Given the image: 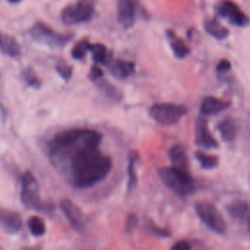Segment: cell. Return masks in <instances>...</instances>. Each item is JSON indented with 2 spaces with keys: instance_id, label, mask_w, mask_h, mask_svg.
<instances>
[{
  "instance_id": "1",
  "label": "cell",
  "mask_w": 250,
  "mask_h": 250,
  "mask_svg": "<svg viewBox=\"0 0 250 250\" xmlns=\"http://www.w3.org/2000/svg\"><path fill=\"white\" fill-rule=\"evenodd\" d=\"M103 136L90 128H70L48 143L53 166L75 188H88L104 181L112 169L111 158L101 151Z\"/></svg>"
},
{
  "instance_id": "2",
  "label": "cell",
  "mask_w": 250,
  "mask_h": 250,
  "mask_svg": "<svg viewBox=\"0 0 250 250\" xmlns=\"http://www.w3.org/2000/svg\"><path fill=\"white\" fill-rule=\"evenodd\" d=\"M158 177L169 189L181 197L189 196L196 190L194 180L188 171L174 166L162 167L158 170Z\"/></svg>"
},
{
  "instance_id": "3",
  "label": "cell",
  "mask_w": 250,
  "mask_h": 250,
  "mask_svg": "<svg viewBox=\"0 0 250 250\" xmlns=\"http://www.w3.org/2000/svg\"><path fill=\"white\" fill-rule=\"evenodd\" d=\"M21 200L26 208L45 213L51 211V206L41 199L39 184L30 171L21 175Z\"/></svg>"
},
{
  "instance_id": "4",
  "label": "cell",
  "mask_w": 250,
  "mask_h": 250,
  "mask_svg": "<svg viewBox=\"0 0 250 250\" xmlns=\"http://www.w3.org/2000/svg\"><path fill=\"white\" fill-rule=\"evenodd\" d=\"M28 33L33 41L52 49L62 48L71 39V35L59 33L40 21L35 22L29 28Z\"/></svg>"
},
{
  "instance_id": "5",
  "label": "cell",
  "mask_w": 250,
  "mask_h": 250,
  "mask_svg": "<svg viewBox=\"0 0 250 250\" xmlns=\"http://www.w3.org/2000/svg\"><path fill=\"white\" fill-rule=\"evenodd\" d=\"M150 117L157 123L165 126H170L179 122L182 117L188 112V107L184 104L159 103L154 104L149 107Z\"/></svg>"
},
{
  "instance_id": "6",
  "label": "cell",
  "mask_w": 250,
  "mask_h": 250,
  "mask_svg": "<svg viewBox=\"0 0 250 250\" xmlns=\"http://www.w3.org/2000/svg\"><path fill=\"white\" fill-rule=\"evenodd\" d=\"M195 212L200 221L217 234H224L227 230L225 219L218 208L209 201H198L194 205Z\"/></svg>"
},
{
  "instance_id": "7",
  "label": "cell",
  "mask_w": 250,
  "mask_h": 250,
  "mask_svg": "<svg viewBox=\"0 0 250 250\" xmlns=\"http://www.w3.org/2000/svg\"><path fill=\"white\" fill-rule=\"evenodd\" d=\"M95 6L96 0H78L62 11L61 20L67 25L89 21L94 15Z\"/></svg>"
},
{
  "instance_id": "8",
  "label": "cell",
  "mask_w": 250,
  "mask_h": 250,
  "mask_svg": "<svg viewBox=\"0 0 250 250\" xmlns=\"http://www.w3.org/2000/svg\"><path fill=\"white\" fill-rule=\"evenodd\" d=\"M217 13L221 18H226L228 21L235 26L245 27L250 23L248 16L240 10L236 3L230 0L222 1L217 8Z\"/></svg>"
},
{
  "instance_id": "9",
  "label": "cell",
  "mask_w": 250,
  "mask_h": 250,
  "mask_svg": "<svg viewBox=\"0 0 250 250\" xmlns=\"http://www.w3.org/2000/svg\"><path fill=\"white\" fill-rule=\"evenodd\" d=\"M60 207L76 231L82 232L86 229L88 224L87 217L74 202L67 198H63L60 201Z\"/></svg>"
},
{
  "instance_id": "10",
  "label": "cell",
  "mask_w": 250,
  "mask_h": 250,
  "mask_svg": "<svg viewBox=\"0 0 250 250\" xmlns=\"http://www.w3.org/2000/svg\"><path fill=\"white\" fill-rule=\"evenodd\" d=\"M195 144L205 149H214L219 146L216 139L209 131L207 118L203 114L199 115L195 122Z\"/></svg>"
},
{
  "instance_id": "11",
  "label": "cell",
  "mask_w": 250,
  "mask_h": 250,
  "mask_svg": "<svg viewBox=\"0 0 250 250\" xmlns=\"http://www.w3.org/2000/svg\"><path fill=\"white\" fill-rule=\"evenodd\" d=\"M139 0H118L117 1V20L119 24L125 28H131L136 20V13Z\"/></svg>"
},
{
  "instance_id": "12",
  "label": "cell",
  "mask_w": 250,
  "mask_h": 250,
  "mask_svg": "<svg viewBox=\"0 0 250 250\" xmlns=\"http://www.w3.org/2000/svg\"><path fill=\"white\" fill-rule=\"evenodd\" d=\"M107 67L110 74L117 79H126L136 71V65L133 62L120 59H112L107 64Z\"/></svg>"
},
{
  "instance_id": "13",
  "label": "cell",
  "mask_w": 250,
  "mask_h": 250,
  "mask_svg": "<svg viewBox=\"0 0 250 250\" xmlns=\"http://www.w3.org/2000/svg\"><path fill=\"white\" fill-rule=\"evenodd\" d=\"M0 225L8 233L15 234L21 229L22 221L18 213L7 209H0Z\"/></svg>"
},
{
  "instance_id": "14",
  "label": "cell",
  "mask_w": 250,
  "mask_h": 250,
  "mask_svg": "<svg viewBox=\"0 0 250 250\" xmlns=\"http://www.w3.org/2000/svg\"><path fill=\"white\" fill-rule=\"evenodd\" d=\"M229 105H230V102L229 101H225L213 96H207L201 101L199 108H200L201 114L207 116V115L218 114L224 111Z\"/></svg>"
},
{
  "instance_id": "15",
  "label": "cell",
  "mask_w": 250,
  "mask_h": 250,
  "mask_svg": "<svg viewBox=\"0 0 250 250\" xmlns=\"http://www.w3.org/2000/svg\"><path fill=\"white\" fill-rule=\"evenodd\" d=\"M0 53L10 58H17L21 54V46L17 39L0 30Z\"/></svg>"
},
{
  "instance_id": "16",
  "label": "cell",
  "mask_w": 250,
  "mask_h": 250,
  "mask_svg": "<svg viewBox=\"0 0 250 250\" xmlns=\"http://www.w3.org/2000/svg\"><path fill=\"white\" fill-rule=\"evenodd\" d=\"M170 162L172 166L188 171V158L186 148L182 145L173 146L168 152Z\"/></svg>"
},
{
  "instance_id": "17",
  "label": "cell",
  "mask_w": 250,
  "mask_h": 250,
  "mask_svg": "<svg viewBox=\"0 0 250 250\" xmlns=\"http://www.w3.org/2000/svg\"><path fill=\"white\" fill-rule=\"evenodd\" d=\"M226 210L230 218L241 221L247 216L250 210V205L246 200L234 199L226 205Z\"/></svg>"
},
{
  "instance_id": "18",
  "label": "cell",
  "mask_w": 250,
  "mask_h": 250,
  "mask_svg": "<svg viewBox=\"0 0 250 250\" xmlns=\"http://www.w3.org/2000/svg\"><path fill=\"white\" fill-rule=\"evenodd\" d=\"M167 37L169 38L171 49L176 58L183 60L188 56L189 48L188 47V45L185 43V41L182 38L178 37L175 34V32L173 30L167 31Z\"/></svg>"
},
{
  "instance_id": "19",
  "label": "cell",
  "mask_w": 250,
  "mask_h": 250,
  "mask_svg": "<svg viewBox=\"0 0 250 250\" xmlns=\"http://www.w3.org/2000/svg\"><path fill=\"white\" fill-rule=\"evenodd\" d=\"M205 31L218 40H224L229 36V29L215 19H208L203 23Z\"/></svg>"
},
{
  "instance_id": "20",
  "label": "cell",
  "mask_w": 250,
  "mask_h": 250,
  "mask_svg": "<svg viewBox=\"0 0 250 250\" xmlns=\"http://www.w3.org/2000/svg\"><path fill=\"white\" fill-rule=\"evenodd\" d=\"M90 52L92 54V59L96 63L107 65L112 60L111 53L106 49L104 44L95 43L90 45Z\"/></svg>"
},
{
  "instance_id": "21",
  "label": "cell",
  "mask_w": 250,
  "mask_h": 250,
  "mask_svg": "<svg viewBox=\"0 0 250 250\" xmlns=\"http://www.w3.org/2000/svg\"><path fill=\"white\" fill-rule=\"evenodd\" d=\"M221 138L225 142H231L236 136V124L231 117H226L218 124Z\"/></svg>"
},
{
  "instance_id": "22",
  "label": "cell",
  "mask_w": 250,
  "mask_h": 250,
  "mask_svg": "<svg viewBox=\"0 0 250 250\" xmlns=\"http://www.w3.org/2000/svg\"><path fill=\"white\" fill-rule=\"evenodd\" d=\"M140 157L137 151L133 150L129 153L128 156V166H127V174H128V189H133L138 182L137 178V164L139 163Z\"/></svg>"
},
{
  "instance_id": "23",
  "label": "cell",
  "mask_w": 250,
  "mask_h": 250,
  "mask_svg": "<svg viewBox=\"0 0 250 250\" xmlns=\"http://www.w3.org/2000/svg\"><path fill=\"white\" fill-rule=\"evenodd\" d=\"M195 157L197 161L199 162L201 168L205 170H212L218 167L219 164V158L216 155L207 154L203 151H196Z\"/></svg>"
},
{
  "instance_id": "24",
  "label": "cell",
  "mask_w": 250,
  "mask_h": 250,
  "mask_svg": "<svg viewBox=\"0 0 250 250\" xmlns=\"http://www.w3.org/2000/svg\"><path fill=\"white\" fill-rule=\"evenodd\" d=\"M27 228L33 236L39 237L45 234L46 225L44 221L38 216H31L27 220Z\"/></svg>"
},
{
  "instance_id": "25",
  "label": "cell",
  "mask_w": 250,
  "mask_h": 250,
  "mask_svg": "<svg viewBox=\"0 0 250 250\" xmlns=\"http://www.w3.org/2000/svg\"><path fill=\"white\" fill-rule=\"evenodd\" d=\"M91 43L87 39L79 40L71 50V56L75 60H82L85 58L87 52H90Z\"/></svg>"
},
{
  "instance_id": "26",
  "label": "cell",
  "mask_w": 250,
  "mask_h": 250,
  "mask_svg": "<svg viewBox=\"0 0 250 250\" xmlns=\"http://www.w3.org/2000/svg\"><path fill=\"white\" fill-rule=\"evenodd\" d=\"M22 77L23 80L25 81V83L29 86L32 87L34 89H39L41 87V80L39 79V77L36 75V73L33 71L32 68L30 67H26L22 70Z\"/></svg>"
},
{
  "instance_id": "27",
  "label": "cell",
  "mask_w": 250,
  "mask_h": 250,
  "mask_svg": "<svg viewBox=\"0 0 250 250\" xmlns=\"http://www.w3.org/2000/svg\"><path fill=\"white\" fill-rule=\"evenodd\" d=\"M100 88L104 91V93L109 97L110 99L112 100H116V101H119L121 99V94L120 92L111 84H109L108 82L106 81H103L99 84Z\"/></svg>"
},
{
  "instance_id": "28",
  "label": "cell",
  "mask_w": 250,
  "mask_h": 250,
  "mask_svg": "<svg viewBox=\"0 0 250 250\" xmlns=\"http://www.w3.org/2000/svg\"><path fill=\"white\" fill-rule=\"evenodd\" d=\"M56 70L64 81H68L71 78L73 72L72 66L64 62H59L56 66Z\"/></svg>"
},
{
  "instance_id": "29",
  "label": "cell",
  "mask_w": 250,
  "mask_h": 250,
  "mask_svg": "<svg viewBox=\"0 0 250 250\" xmlns=\"http://www.w3.org/2000/svg\"><path fill=\"white\" fill-rule=\"evenodd\" d=\"M104 76V72L98 65H93L89 72V79L93 82H98Z\"/></svg>"
},
{
  "instance_id": "30",
  "label": "cell",
  "mask_w": 250,
  "mask_h": 250,
  "mask_svg": "<svg viewBox=\"0 0 250 250\" xmlns=\"http://www.w3.org/2000/svg\"><path fill=\"white\" fill-rule=\"evenodd\" d=\"M138 224V218L135 214H130L126 220V229L127 231H133Z\"/></svg>"
},
{
  "instance_id": "31",
  "label": "cell",
  "mask_w": 250,
  "mask_h": 250,
  "mask_svg": "<svg viewBox=\"0 0 250 250\" xmlns=\"http://www.w3.org/2000/svg\"><path fill=\"white\" fill-rule=\"evenodd\" d=\"M230 67H231L230 62L227 59H223L218 62V64L216 66V69H217L218 72H226V71L229 70Z\"/></svg>"
},
{
  "instance_id": "32",
  "label": "cell",
  "mask_w": 250,
  "mask_h": 250,
  "mask_svg": "<svg viewBox=\"0 0 250 250\" xmlns=\"http://www.w3.org/2000/svg\"><path fill=\"white\" fill-rule=\"evenodd\" d=\"M190 248H191V245L189 244V242L185 240L178 241L172 246V249L174 250H189Z\"/></svg>"
},
{
  "instance_id": "33",
  "label": "cell",
  "mask_w": 250,
  "mask_h": 250,
  "mask_svg": "<svg viewBox=\"0 0 250 250\" xmlns=\"http://www.w3.org/2000/svg\"><path fill=\"white\" fill-rule=\"evenodd\" d=\"M153 232L156 234V235H159V236H162V237H168L170 236V232L166 229H158V228H153Z\"/></svg>"
},
{
  "instance_id": "34",
  "label": "cell",
  "mask_w": 250,
  "mask_h": 250,
  "mask_svg": "<svg viewBox=\"0 0 250 250\" xmlns=\"http://www.w3.org/2000/svg\"><path fill=\"white\" fill-rule=\"evenodd\" d=\"M247 229H248V232L250 233V214H249L248 219H247Z\"/></svg>"
},
{
  "instance_id": "35",
  "label": "cell",
  "mask_w": 250,
  "mask_h": 250,
  "mask_svg": "<svg viewBox=\"0 0 250 250\" xmlns=\"http://www.w3.org/2000/svg\"><path fill=\"white\" fill-rule=\"evenodd\" d=\"M8 2H10V3H12V4H16V3H19V2H21V0H7Z\"/></svg>"
},
{
  "instance_id": "36",
  "label": "cell",
  "mask_w": 250,
  "mask_h": 250,
  "mask_svg": "<svg viewBox=\"0 0 250 250\" xmlns=\"http://www.w3.org/2000/svg\"><path fill=\"white\" fill-rule=\"evenodd\" d=\"M249 179H250V177H249ZM249 181H250V180H249Z\"/></svg>"
}]
</instances>
